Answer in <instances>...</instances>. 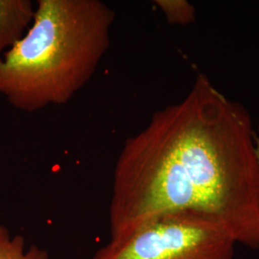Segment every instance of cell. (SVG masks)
Masks as SVG:
<instances>
[{"instance_id":"277c9868","label":"cell","mask_w":259,"mask_h":259,"mask_svg":"<svg viewBox=\"0 0 259 259\" xmlns=\"http://www.w3.org/2000/svg\"><path fill=\"white\" fill-rule=\"evenodd\" d=\"M35 12L31 0H0V56L25 36Z\"/></svg>"},{"instance_id":"5b68a950","label":"cell","mask_w":259,"mask_h":259,"mask_svg":"<svg viewBox=\"0 0 259 259\" xmlns=\"http://www.w3.org/2000/svg\"><path fill=\"white\" fill-rule=\"evenodd\" d=\"M0 259H49V254L37 245L26 250L25 238L21 234L11 235L7 227L0 224Z\"/></svg>"},{"instance_id":"8992f818","label":"cell","mask_w":259,"mask_h":259,"mask_svg":"<svg viewBox=\"0 0 259 259\" xmlns=\"http://www.w3.org/2000/svg\"><path fill=\"white\" fill-rule=\"evenodd\" d=\"M155 2L171 24L186 25L196 19L194 6L185 0H157Z\"/></svg>"},{"instance_id":"3957f363","label":"cell","mask_w":259,"mask_h":259,"mask_svg":"<svg viewBox=\"0 0 259 259\" xmlns=\"http://www.w3.org/2000/svg\"><path fill=\"white\" fill-rule=\"evenodd\" d=\"M238 244L225 225L192 212L167 214L109 241L93 259H232Z\"/></svg>"},{"instance_id":"52a82bcc","label":"cell","mask_w":259,"mask_h":259,"mask_svg":"<svg viewBox=\"0 0 259 259\" xmlns=\"http://www.w3.org/2000/svg\"><path fill=\"white\" fill-rule=\"evenodd\" d=\"M255 146H256V156H257V158H258V161H259V137H258V136H256V138H255Z\"/></svg>"},{"instance_id":"7a4b0ae2","label":"cell","mask_w":259,"mask_h":259,"mask_svg":"<svg viewBox=\"0 0 259 259\" xmlns=\"http://www.w3.org/2000/svg\"><path fill=\"white\" fill-rule=\"evenodd\" d=\"M114 19L100 0H38L25 36L0 56V94L24 112L69 102L110 48Z\"/></svg>"},{"instance_id":"6da1fadb","label":"cell","mask_w":259,"mask_h":259,"mask_svg":"<svg viewBox=\"0 0 259 259\" xmlns=\"http://www.w3.org/2000/svg\"><path fill=\"white\" fill-rule=\"evenodd\" d=\"M248 110L204 74L183 100L153 114L117 158L111 239L167 214L215 218L237 243L259 248V161Z\"/></svg>"}]
</instances>
